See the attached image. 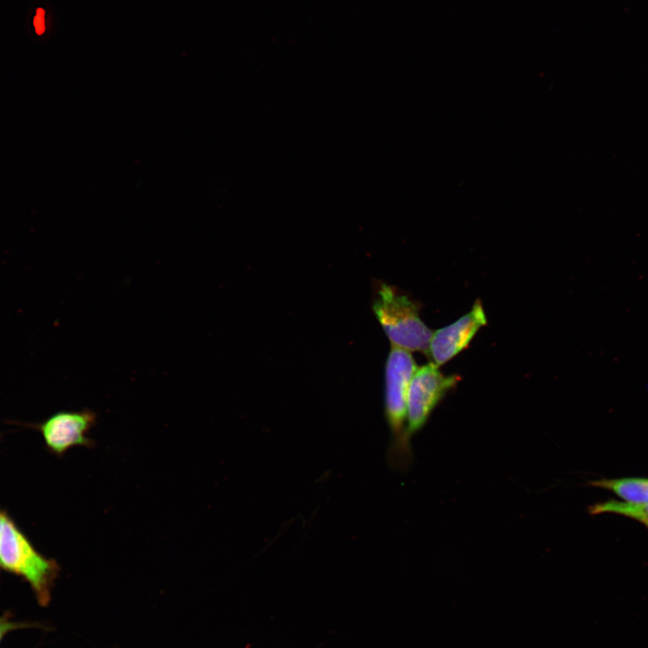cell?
I'll use <instances>...</instances> for the list:
<instances>
[{"mask_svg":"<svg viewBox=\"0 0 648 648\" xmlns=\"http://www.w3.org/2000/svg\"><path fill=\"white\" fill-rule=\"evenodd\" d=\"M373 310L393 346L428 353L433 332L419 318L416 302L382 284Z\"/></svg>","mask_w":648,"mask_h":648,"instance_id":"obj_3","label":"cell"},{"mask_svg":"<svg viewBox=\"0 0 648 648\" xmlns=\"http://www.w3.org/2000/svg\"><path fill=\"white\" fill-rule=\"evenodd\" d=\"M590 513L592 515L603 513L622 515L637 520L648 527V503L631 504L616 500H609L590 506Z\"/></svg>","mask_w":648,"mask_h":648,"instance_id":"obj_8","label":"cell"},{"mask_svg":"<svg viewBox=\"0 0 648 648\" xmlns=\"http://www.w3.org/2000/svg\"><path fill=\"white\" fill-rule=\"evenodd\" d=\"M486 323L482 304L477 300L468 313L432 334L428 354L433 363L439 367L451 360L469 345L480 328Z\"/></svg>","mask_w":648,"mask_h":648,"instance_id":"obj_6","label":"cell"},{"mask_svg":"<svg viewBox=\"0 0 648 648\" xmlns=\"http://www.w3.org/2000/svg\"><path fill=\"white\" fill-rule=\"evenodd\" d=\"M457 375H444L438 366L428 363L418 368L408 392L406 436L418 431L445 394L459 381Z\"/></svg>","mask_w":648,"mask_h":648,"instance_id":"obj_4","label":"cell"},{"mask_svg":"<svg viewBox=\"0 0 648 648\" xmlns=\"http://www.w3.org/2000/svg\"><path fill=\"white\" fill-rule=\"evenodd\" d=\"M7 572L24 580L38 604L47 607L51 600L60 566L32 545L14 520L5 513L0 534V572Z\"/></svg>","mask_w":648,"mask_h":648,"instance_id":"obj_1","label":"cell"},{"mask_svg":"<svg viewBox=\"0 0 648 648\" xmlns=\"http://www.w3.org/2000/svg\"><path fill=\"white\" fill-rule=\"evenodd\" d=\"M4 514H5V512H2L0 510V534H1V529H2V526H3V520H4Z\"/></svg>","mask_w":648,"mask_h":648,"instance_id":"obj_10","label":"cell"},{"mask_svg":"<svg viewBox=\"0 0 648 648\" xmlns=\"http://www.w3.org/2000/svg\"><path fill=\"white\" fill-rule=\"evenodd\" d=\"M410 351L392 346L385 364V415L391 430L389 461L395 467L410 463V440L406 436L408 392L417 370Z\"/></svg>","mask_w":648,"mask_h":648,"instance_id":"obj_2","label":"cell"},{"mask_svg":"<svg viewBox=\"0 0 648 648\" xmlns=\"http://www.w3.org/2000/svg\"><path fill=\"white\" fill-rule=\"evenodd\" d=\"M96 421L95 412L89 410L58 411L40 423L38 428L50 452L62 456L76 446L92 448L95 446L94 441L87 436V434Z\"/></svg>","mask_w":648,"mask_h":648,"instance_id":"obj_5","label":"cell"},{"mask_svg":"<svg viewBox=\"0 0 648 648\" xmlns=\"http://www.w3.org/2000/svg\"><path fill=\"white\" fill-rule=\"evenodd\" d=\"M590 484L610 490L627 503H648V478L601 479L590 482Z\"/></svg>","mask_w":648,"mask_h":648,"instance_id":"obj_7","label":"cell"},{"mask_svg":"<svg viewBox=\"0 0 648 648\" xmlns=\"http://www.w3.org/2000/svg\"><path fill=\"white\" fill-rule=\"evenodd\" d=\"M13 614L5 612L0 616V643L10 632L31 627H42L40 623L13 620Z\"/></svg>","mask_w":648,"mask_h":648,"instance_id":"obj_9","label":"cell"}]
</instances>
